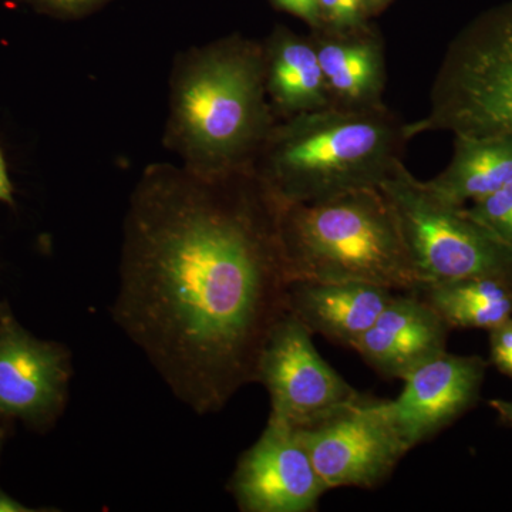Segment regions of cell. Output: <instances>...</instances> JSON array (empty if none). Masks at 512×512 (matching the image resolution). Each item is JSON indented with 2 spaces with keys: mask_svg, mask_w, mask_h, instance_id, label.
Here are the masks:
<instances>
[{
  "mask_svg": "<svg viewBox=\"0 0 512 512\" xmlns=\"http://www.w3.org/2000/svg\"><path fill=\"white\" fill-rule=\"evenodd\" d=\"M450 330L417 293H396L353 350L384 379L403 380L446 352Z\"/></svg>",
  "mask_w": 512,
  "mask_h": 512,
  "instance_id": "cell-12",
  "label": "cell"
},
{
  "mask_svg": "<svg viewBox=\"0 0 512 512\" xmlns=\"http://www.w3.org/2000/svg\"><path fill=\"white\" fill-rule=\"evenodd\" d=\"M281 208L252 167L151 164L131 195L113 318L198 414L256 382L288 313Z\"/></svg>",
  "mask_w": 512,
  "mask_h": 512,
  "instance_id": "cell-1",
  "label": "cell"
},
{
  "mask_svg": "<svg viewBox=\"0 0 512 512\" xmlns=\"http://www.w3.org/2000/svg\"><path fill=\"white\" fill-rule=\"evenodd\" d=\"M281 239L291 281L362 282L417 292L402 229L379 188L308 204H282Z\"/></svg>",
  "mask_w": 512,
  "mask_h": 512,
  "instance_id": "cell-4",
  "label": "cell"
},
{
  "mask_svg": "<svg viewBox=\"0 0 512 512\" xmlns=\"http://www.w3.org/2000/svg\"><path fill=\"white\" fill-rule=\"evenodd\" d=\"M264 47L266 93L276 119L330 106L312 37L276 29Z\"/></svg>",
  "mask_w": 512,
  "mask_h": 512,
  "instance_id": "cell-15",
  "label": "cell"
},
{
  "mask_svg": "<svg viewBox=\"0 0 512 512\" xmlns=\"http://www.w3.org/2000/svg\"><path fill=\"white\" fill-rule=\"evenodd\" d=\"M468 215L512 251V183L473 202Z\"/></svg>",
  "mask_w": 512,
  "mask_h": 512,
  "instance_id": "cell-18",
  "label": "cell"
},
{
  "mask_svg": "<svg viewBox=\"0 0 512 512\" xmlns=\"http://www.w3.org/2000/svg\"><path fill=\"white\" fill-rule=\"evenodd\" d=\"M409 124L384 106L325 109L278 119L252 170L282 204L380 188L403 164Z\"/></svg>",
  "mask_w": 512,
  "mask_h": 512,
  "instance_id": "cell-3",
  "label": "cell"
},
{
  "mask_svg": "<svg viewBox=\"0 0 512 512\" xmlns=\"http://www.w3.org/2000/svg\"><path fill=\"white\" fill-rule=\"evenodd\" d=\"M490 406L493 407L498 416L501 417V420L512 426V400H491Z\"/></svg>",
  "mask_w": 512,
  "mask_h": 512,
  "instance_id": "cell-25",
  "label": "cell"
},
{
  "mask_svg": "<svg viewBox=\"0 0 512 512\" xmlns=\"http://www.w3.org/2000/svg\"><path fill=\"white\" fill-rule=\"evenodd\" d=\"M512 183V136H454V153L443 173L426 181L444 200L464 207Z\"/></svg>",
  "mask_w": 512,
  "mask_h": 512,
  "instance_id": "cell-16",
  "label": "cell"
},
{
  "mask_svg": "<svg viewBox=\"0 0 512 512\" xmlns=\"http://www.w3.org/2000/svg\"><path fill=\"white\" fill-rule=\"evenodd\" d=\"M389 2L390 0H365L366 15L376 13L377 10L383 8V6Z\"/></svg>",
  "mask_w": 512,
  "mask_h": 512,
  "instance_id": "cell-26",
  "label": "cell"
},
{
  "mask_svg": "<svg viewBox=\"0 0 512 512\" xmlns=\"http://www.w3.org/2000/svg\"><path fill=\"white\" fill-rule=\"evenodd\" d=\"M229 490L241 511L312 512L329 488L298 431L268 420L258 441L239 458Z\"/></svg>",
  "mask_w": 512,
  "mask_h": 512,
  "instance_id": "cell-9",
  "label": "cell"
},
{
  "mask_svg": "<svg viewBox=\"0 0 512 512\" xmlns=\"http://www.w3.org/2000/svg\"><path fill=\"white\" fill-rule=\"evenodd\" d=\"M380 191L402 229L420 286L485 275H512V251L426 181L400 164Z\"/></svg>",
  "mask_w": 512,
  "mask_h": 512,
  "instance_id": "cell-6",
  "label": "cell"
},
{
  "mask_svg": "<svg viewBox=\"0 0 512 512\" xmlns=\"http://www.w3.org/2000/svg\"><path fill=\"white\" fill-rule=\"evenodd\" d=\"M2 441H3V436H2V433H0V448H2Z\"/></svg>",
  "mask_w": 512,
  "mask_h": 512,
  "instance_id": "cell-27",
  "label": "cell"
},
{
  "mask_svg": "<svg viewBox=\"0 0 512 512\" xmlns=\"http://www.w3.org/2000/svg\"><path fill=\"white\" fill-rule=\"evenodd\" d=\"M13 187L10 183L8 168H6L5 158L0 151V201L12 202Z\"/></svg>",
  "mask_w": 512,
  "mask_h": 512,
  "instance_id": "cell-23",
  "label": "cell"
},
{
  "mask_svg": "<svg viewBox=\"0 0 512 512\" xmlns=\"http://www.w3.org/2000/svg\"><path fill=\"white\" fill-rule=\"evenodd\" d=\"M72 366L67 350L35 338L0 311V417L43 427L62 413Z\"/></svg>",
  "mask_w": 512,
  "mask_h": 512,
  "instance_id": "cell-10",
  "label": "cell"
},
{
  "mask_svg": "<svg viewBox=\"0 0 512 512\" xmlns=\"http://www.w3.org/2000/svg\"><path fill=\"white\" fill-rule=\"evenodd\" d=\"M272 2L279 8L286 10V12L292 13L293 16L305 20L316 32L322 29L319 0H272Z\"/></svg>",
  "mask_w": 512,
  "mask_h": 512,
  "instance_id": "cell-20",
  "label": "cell"
},
{
  "mask_svg": "<svg viewBox=\"0 0 512 512\" xmlns=\"http://www.w3.org/2000/svg\"><path fill=\"white\" fill-rule=\"evenodd\" d=\"M32 508L26 507L15 498L10 497L0 488V512H32Z\"/></svg>",
  "mask_w": 512,
  "mask_h": 512,
  "instance_id": "cell-24",
  "label": "cell"
},
{
  "mask_svg": "<svg viewBox=\"0 0 512 512\" xmlns=\"http://www.w3.org/2000/svg\"><path fill=\"white\" fill-rule=\"evenodd\" d=\"M312 39L330 106L356 110L384 106L386 60L375 32L365 26L343 33L316 32Z\"/></svg>",
  "mask_w": 512,
  "mask_h": 512,
  "instance_id": "cell-14",
  "label": "cell"
},
{
  "mask_svg": "<svg viewBox=\"0 0 512 512\" xmlns=\"http://www.w3.org/2000/svg\"><path fill=\"white\" fill-rule=\"evenodd\" d=\"M429 303L451 329H494L512 318V275H485L420 286Z\"/></svg>",
  "mask_w": 512,
  "mask_h": 512,
  "instance_id": "cell-17",
  "label": "cell"
},
{
  "mask_svg": "<svg viewBox=\"0 0 512 512\" xmlns=\"http://www.w3.org/2000/svg\"><path fill=\"white\" fill-rule=\"evenodd\" d=\"M298 431L316 473L329 490L375 488L407 453L389 400L366 396Z\"/></svg>",
  "mask_w": 512,
  "mask_h": 512,
  "instance_id": "cell-7",
  "label": "cell"
},
{
  "mask_svg": "<svg viewBox=\"0 0 512 512\" xmlns=\"http://www.w3.org/2000/svg\"><path fill=\"white\" fill-rule=\"evenodd\" d=\"M490 356L498 372L512 377V318L490 330Z\"/></svg>",
  "mask_w": 512,
  "mask_h": 512,
  "instance_id": "cell-19",
  "label": "cell"
},
{
  "mask_svg": "<svg viewBox=\"0 0 512 512\" xmlns=\"http://www.w3.org/2000/svg\"><path fill=\"white\" fill-rule=\"evenodd\" d=\"M47 9L64 16H80L96 9L107 0H39Z\"/></svg>",
  "mask_w": 512,
  "mask_h": 512,
  "instance_id": "cell-21",
  "label": "cell"
},
{
  "mask_svg": "<svg viewBox=\"0 0 512 512\" xmlns=\"http://www.w3.org/2000/svg\"><path fill=\"white\" fill-rule=\"evenodd\" d=\"M485 369L481 357L446 350L404 377L402 393L389 400V407L407 450L433 439L474 406Z\"/></svg>",
  "mask_w": 512,
  "mask_h": 512,
  "instance_id": "cell-11",
  "label": "cell"
},
{
  "mask_svg": "<svg viewBox=\"0 0 512 512\" xmlns=\"http://www.w3.org/2000/svg\"><path fill=\"white\" fill-rule=\"evenodd\" d=\"M343 13H345L346 28L350 30L365 28L366 8L365 0H340Z\"/></svg>",
  "mask_w": 512,
  "mask_h": 512,
  "instance_id": "cell-22",
  "label": "cell"
},
{
  "mask_svg": "<svg viewBox=\"0 0 512 512\" xmlns=\"http://www.w3.org/2000/svg\"><path fill=\"white\" fill-rule=\"evenodd\" d=\"M396 295L393 289L362 282L291 281L288 313L312 335L355 348Z\"/></svg>",
  "mask_w": 512,
  "mask_h": 512,
  "instance_id": "cell-13",
  "label": "cell"
},
{
  "mask_svg": "<svg viewBox=\"0 0 512 512\" xmlns=\"http://www.w3.org/2000/svg\"><path fill=\"white\" fill-rule=\"evenodd\" d=\"M312 333L291 313L272 330L259 357L256 382L271 397L269 420L299 430L362 399L320 356Z\"/></svg>",
  "mask_w": 512,
  "mask_h": 512,
  "instance_id": "cell-8",
  "label": "cell"
},
{
  "mask_svg": "<svg viewBox=\"0 0 512 512\" xmlns=\"http://www.w3.org/2000/svg\"><path fill=\"white\" fill-rule=\"evenodd\" d=\"M164 143L194 173L252 167L276 123L266 93L265 47L241 36L194 47L175 62Z\"/></svg>",
  "mask_w": 512,
  "mask_h": 512,
  "instance_id": "cell-2",
  "label": "cell"
},
{
  "mask_svg": "<svg viewBox=\"0 0 512 512\" xmlns=\"http://www.w3.org/2000/svg\"><path fill=\"white\" fill-rule=\"evenodd\" d=\"M410 136H512V5L490 13L448 46L430 92V110Z\"/></svg>",
  "mask_w": 512,
  "mask_h": 512,
  "instance_id": "cell-5",
  "label": "cell"
}]
</instances>
